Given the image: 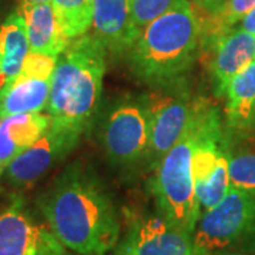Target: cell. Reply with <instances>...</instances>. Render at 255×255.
I'll use <instances>...</instances> for the list:
<instances>
[{"mask_svg":"<svg viewBox=\"0 0 255 255\" xmlns=\"http://www.w3.org/2000/svg\"><path fill=\"white\" fill-rule=\"evenodd\" d=\"M37 207L55 238L80 255H105L118 246V211L100 182L78 167L65 170Z\"/></svg>","mask_w":255,"mask_h":255,"instance_id":"1","label":"cell"},{"mask_svg":"<svg viewBox=\"0 0 255 255\" xmlns=\"http://www.w3.org/2000/svg\"><path fill=\"white\" fill-rule=\"evenodd\" d=\"M107 48L94 34L70 41L58 55L47 112L51 127L80 139L100 107Z\"/></svg>","mask_w":255,"mask_h":255,"instance_id":"2","label":"cell"},{"mask_svg":"<svg viewBox=\"0 0 255 255\" xmlns=\"http://www.w3.org/2000/svg\"><path fill=\"white\" fill-rule=\"evenodd\" d=\"M203 24L189 4L179 6L147 24L128 51L132 73L155 87L182 81L196 60Z\"/></svg>","mask_w":255,"mask_h":255,"instance_id":"3","label":"cell"},{"mask_svg":"<svg viewBox=\"0 0 255 255\" xmlns=\"http://www.w3.org/2000/svg\"><path fill=\"white\" fill-rule=\"evenodd\" d=\"M196 140L197 118L193 108L186 130L157 163L152 182L159 214L174 228L191 237L200 219V204L193 176V150Z\"/></svg>","mask_w":255,"mask_h":255,"instance_id":"4","label":"cell"},{"mask_svg":"<svg viewBox=\"0 0 255 255\" xmlns=\"http://www.w3.org/2000/svg\"><path fill=\"white\" fill-rule=\"evenodd\" d=\"M255 236V193L230 189L219 204L200 214L193 233L196 255H217Z\"/></svg>","mask_w":255,"mask_h":255,"instance_id":"5","label":"cell"},{"mask_svg":"<svg viewBox=\"0 0 255 255\" xmlns=\"http://www.w3.org/2000/svg\"><path fill=\"white\" fill-rule=\"evenodd\" d=\"M147 97L145 105L149 114L150 142L147 159L157 164L176 145L190 122L194 101L183 81L173 82Z\"/></svg>","mask_w":255,"mask_h":255,"instance_id":"6","label":"cell"},{"mask_svg":"<svg viewBox=\"0 0 255 255\" xmlns=\"http://www.w3.org/2000/svg\"><path fill=\"white\" fill-rule=\"evenodd\" d=\"M107 155L118 164L136 163L147 156L150 142L145 101L122 100L110 111L102 128Z\"/></svg>","mask_w":255,"mask_h":255,"instance_id":"7","label":"cell"},{"mask_svg":"<svg viewBox=\"0 0 255 255\" xmlns=\"http://www.w3.org/2000/svg\"><path fill=\"white\" fill-rule=\"evenodd\" d=\"M0 255H67L46 221L14 197L0 206Z\"/></svg>","mask_w":255,"mask_h":255,"instance_id":"8","label":"cell"},{"mask_svg":"<svg viewBox=\"0 0 255 255\" xmlns=\"http://www.w3.org/2000/svg\"><path fill=\"white\" fill-rule=\"evenodd\" d=\"M117 255H196L191 236L159 216H133L128 221Z\"/></svg>","mask_w":255,"mask_h":255,"instance_id":"9","label":"cell"},{"mask_svg":"<svg viewBox=\"0 0 255 255\" xmlns=\"http://www.w3.org/2000/svg\"><path fill=\"white\" fill-rule=\"evenodd\" d=\"M78 142L80 139L50 127L34 145L18 155L6 167L0 179L17 190L28 189L47 173L53 164L68 155Z\"/></svg>","mask_w":255,"mask_h":255,"instance_id":"10","label":"cell"},{"mask_svg":"<svg viewBox=\"0 0 255 255\" xmlns=\"http://www.w3.org/2000/svg\"><path fill=\"white\" fill-rule=\"evenodd\" d=\"M203 43L213 48L210 74L214 92L221 97L231 78L255 60V36L243 28H230L219 36L203 37Z\"/></svg>","mask_w":255,"mask_h":255,"instance_id":"11","label":"cell"},{"mask_svg":"<svg viewBox=\"0 0 255 255\" xmlns=\"http://www.w3.org/2000/svg\"><path fill=\"white\" fill-rule=\"evenodd\" d=\"M91 28L108 53H128L133 44L129 0H94Z\"/></svg>","mask_w":255,"mask_h":255,"instance_id":"12","label":"cell"},{"mask_svg":"<svg viewBox=\"0 0 255 255\" xmlns=\"http://www.w3.org/2000/svg\"><path fill=\"white\" fill-rule=\"evenodd\" d=\"M51 127L50 115L18 114L0 119V177L18 155L36 143Z\"/></svg>","mask_w":255,"mask_h":255,"instance_id":"13","label":"cell"},{"mask_svg":"<svg viewBox=\"0 0 255 255\" xmlns=\"http://www.w3.org/2000/svg\"><path fill=\"white\" fill-rule=\"evenodd\" d=\"M18 11L26 21L30 51L58 57L70 44L60 28L51 3L21 0Z\"/></svg>","mask_w":255,"mask_h":255,"instance_id":"14","label":"cell"},{"mask_svg":"<svg viewBox=\"0 0 255 255\" xmlns=\"http://www.w3.org/2000/svg\"><path fill=\"white\" fill-rule=\"evenodd\" d=\"M28 51L26 21L16 10L0 24V91L17 77Z\"/></svg>","mask_w":255,"mask_h":255,"instance_id":"15","label":"cell"},{"mask_svg":"<svg viewBox=\"0 0 255 255\" xmlns=\"http://www.w3.org/2000/svg\"><path fill=\"white\" fill-rule=\"evenodd\" d=\"M50 91L51 80L23 78L17 75L0 91V119L46 110Z\"/></svg>","mask_w":255,"mask_h":255,"instance_id":"16","label":"cell"},{"mask_svg":"<svg viewBox=\"0 0 255 255\" xmlns=\"http://www.w3.org/2000/svg\"><path fill=\"white\" fill-rule=\"evenodd\" d=\"M224 95L227 127L234 130L251 128L255 108V60L231 78Z\"/></svg>","mask_w":255,"mask_h":255,"instance_id":"17","label":"cell"},{"mask_svg":"<svg viewBox=\"0 0 255 255\" xmlns=\"http://www.w3.org/2000/svg\"><path fill=\"white\" fill-rule=\"evenodd\" d=\"M51 6L61 31L70 41L91 28L94 0H51Z\"/></svg>","mask_w":255,"mask_h":255,"instance_id":"18","label":"cell"},{"mask_svg":"<svg viewBox=\"0 0 255 255\" xmlns=\"http://www.w3.org/2000/svg\"><path fill=\"white\" fill-rule=\"evenodd\" d=\"M189 3V0H129L130 30L133 43L142 33V30L153 20L170 10Z\"/></svg>","mask_w":255,"mask_h":255,"instance_id":"19","label":"cell"},{"mask_svg":"<svg viewBox=\"0 0 255 255\" xmlns=\"http://www.w3.org/2000/svg\"><path fill=\"white\" fill-rule=\"evenodd\" d=\"M255 7V0H227L217 14L209 16L206 27L211 33H224L241 21Z\"/></svg>","mask_w":255,"mask_h":255,"instance_id":"20","label":"cell"},{"mask_svg":"<svg viewBox=\"0 0 255 255\" xmlns=\"http://www.w3.org/2000/svg\"><path fill=\"white\" fill-rule=\"evenodd\" d=\"M228 172L231 189L255 193V152L230 156Z\"/></svg>","mask_w":255,"mask_h":255,"instance_id":"21","label":"cell"},{"mask_svg":"<svg viewBox=\"0 0 255 255\" xmlns=\"http://www.w3.org/2000/svg\"><path fill=\"white\" fill-rule=\"evenodd\" d=\"M57 60H58V57L28 51L18 75L23 78L53 80L55 67H57Z\"/></svg>","mask_w":255,"mask_h":255,"instance_id":"22","label":"cell"},{"mask_svg":"<svg viewBox=\"0 0 255 255\" xmlns=\"http://www.w3.org/2000/svg\"><path fill=\"white\" fill-rule=\"evenodd\" d=\"M190 1L194 6H197L201 11L207 13L209 16H214L223 9L227 0H190Z\"/></svg>","mask_w":255,"mask_h":255,"instance_id":"23","label":"cell"},{"mask_svg":"<svg viewBox=\"0 0 255 255\" xmlns=\"http://www.w3.org/2000/svg\"><path fill=\"white\" fill-rule=\"evenodd\" d=\"M241 28L247 33L255 36V7L241 20Z\"/></svg>","mask_w":255,"mask_h":255,"instance_id":"24","label":"cell"},{"mask_svg":"<svg viewBox=\"0 0 255 255\" xmlns=\"http://www.w3.org/2000/svg\"><path fill=\"white\" fill-rule=\"evenodd\" d=\"M31 3H51V0H27Z\"/></svg>","mask_w":255,"mask_h":255,"instance_id":"25","label":"cell"},{"mask_svg":"<svg viewBox=\"0 0 255 255\" xmlns=\"http://www.w3.org/2000/svg\"><path fill=\"white\" fill-rule=\"evenodd\" d=\"M251 128H255V108L253 112V121H251Z\"/></svg>","mask_w":255,"mask_h":255,"instance_id":"26","label":"cell"},{"mask_svg":"<svg viewBox=\"0 0 255 255\" xmlns=\"http://www.w3.org/2000/svg\"><path fill=\"white\" fill-rule=\"evenodd\" d=\"M227 255H240V254H227Z\"/></svg>","mask_w":255,"mask_h":255,"instance_id":"27","label":"cell"}]
</instances>
